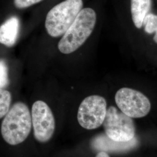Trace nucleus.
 Instances as JSON below:
<instances>
[{
	"mask_svg": "<svg viewBox=\"0 0 157 157\" xmlns=\"http://www.w3.org/2000/svg\"><path fill=\"white\" fill-rule=\"evenodd\" d=\"M32 117L28 106L23 102L14 104L2 122L1 135L6 142L12 146L25 140L32 129Z\"/></svg>",
	"mask_w": 157,
	"mask_h": 157,
	"instance_id": "f257e3e1",
	"label": "nucleus"
},
{
	"mask_svg": "<svg viewBox=\"0 0 157 157\" xmlns=\"http://www.w3.org/2000/svg\"><path fill=\"white\" fill-rule=\"evenodd\" d=\"M96 19V13L93 9H82L59 41L58 48L59 51L69 54L77 50L92 33Z\"/></svg>",
	"mask_w": 157,
	"mask_h": 157,
	"instance_id": "f03ea898",
	"label": "nucleus"
},
{
	"mask_svg": "<svg viewBox=\"0 0 157 157\" xmlns=\"http://www.w3.org/2000/svg\"><path fill=\"white\" fill-rule=\"evenodd\" d=\"M82 7V0H65L54 6L48 12L45 19V29L48 34L53 37L63 35Z\"/></svg>",
	"mask_w": 157,
	"mask_h": 157,
	"instance_id": "7ed1b4c3",
	"label": "nucleus"
},
{
	"mask_svg": "<svg viewBox=\"0 0 157 157\" xmlns=\"http://www.w3.org/2000/svg\"><path fill=\"white\" fill-rule=\"evenodd\" d=\"M105 135L113 140L126 142L135 137L133 119L117 108L111 106L107 110L103 122Z\"/></svg>",
	"mask_w": 157,
	"mask_h": 157,
	"instance_id": "20e7f679",
	"label": "nucleus"
},
{
	"mask_svg": "<svg viewBox=\"0 0 157 157\" xmlns=\"http://www.w3.org/2000/svg\"><path fill=\"white\" fill-rule=\"evenodd\" d=\"M115 100L121 112L130 118L144 117L151 109V102L146 95L130 88L119 89Z\"/></svg>",
	"mask_w": 157,
	"mask_h": 157,
	"instance_id": "39448f33",
	"label": "nucleus"
},
{
	"mask_svg": "<svg viewBox=\"0 0 157 157\" xmlns=\"http://www.w3.org/2000/svg\"><path fill=\"white\" fill-rule=\"evenodd\" d=\"M107 110V102L104 97L97 95L89 96L84 98L78 108V124L84 129H97L103 124Z\"/></svg>",
	"mask_w": 157,
	"mask_h": 157,
	"instance_id": "423d86ee",
	"label": "nucleus"
},
{
	"mask_svg": "<svg viewBox=\"0 0 157 157\" xmlns=\"http://www.w3.org/2000/svg\"><path fill=\"white\" fill-rule=\"evenodd\" d=\"M31 117L36 139L41 143L50 140L55 131L56 122L49 106L44 101H36L32 106Z\"/></svg>",
	"mask_w": 157,
	"mask_h": 157,
	"instance_id": "0eeeda50",
	"label": "nucleus"
},
{
	"mask_svg": "<svg viewBox=\"0 0 157 157\" xmlns=\"http://www.w3.org/2000/svg\"><path fill=\"white\" fill-rule=\"evenodd\" d=\"M138 144V140L135 137L132 140L121 142L113 140L106 135L95 136L91 140V146L93 149L100 151L110 152H124L135 148Z\"/></svg>",
	"mask_w": 157,
	"mask_h": 157,
	"instance_id": "6e6552de",
	"label": "nucleus"
},
{
	"mask_svg": "<svg viewBox=\"0 0 157 157\" xmlns=\"http://www.w3.org/2000/svg\"><path fill=\"white\" fill-rule=\"evenodd\" d=\"M19 20L16 17L7 19L0 26V44L11 47L15 44L19 32Z\"/></svg>",
	"mask_w": 157,
	"mask_h": 157,
	"instance_id": "1a4fd4ad",
	"label": "nucleus"
},
{
	"mask_svg": "<svg viewBox=\"0 0 157 157\" xmlns=\"http://www.w3.org/2000/svg\"><path fill=\"white\" fill-rule=\"evenodd\" d=\"M151 0H131V13L133 22L137 28L143 26V22L151 8Z\"/></svg>",
	"mask_w": 157,
	"mask_h": 157,
	"instance_id": "9d476101",
	"label": "nucleus"
},
{
	"mask_svg": "<svg viewBox=\"0 0 157 157\" xmlns=\"http://www.w3.org/2000/svg\"><path fill=\"white\" fill-rule=\"evenodd\" d=\"M142 26L144 27L146 33H155L153 39L157 44V15L150 12L148 13L143 20Z\"/></svg>",
	"mask_w": 157,
	"mask_h": 157,
	"instance_id": "9b49d317",
	"label": "nucleus"
},
{
	"mask_svg": "<svg viewBox=\"0 0 157 157\" xmlns=\"http://www.w3.org/2000/svg\"><path fill=\"white\" fill-rule=\"evenodd\" d=\"M11 100L10 92L0 88V119L4 117L10 110Z\"/></svg>",
	"mask_w": 157,
	"mask_h": 157,
	"instance_id": "f8f14e48",
	"label": "nucleus"
},
{
	"mask_svg": "<svg viewBox=\"0 0 157 157\" xmlns=\"http://www.w3.org/2000/svg\"><path fill=\"white\" fill-rule=\"evenodd\" d=\"M9 84L8 69L6 61L0 59V88L4 89Z\"/></svg>",
	"mask_w": 157,
	"mask_h": 157,
	"instance_id": "ddd939ff",
	"label": "nucleus"
},
{
	"mask_svg": "<svg viewBox=\"0 0 157 157\" xmlns=\"http://www.w3.org/2000/svg\"><path fill=\"white\" fill-rule=\"evenodd\" d=\"M42 0H14V4L17 8L23 9L39 3Z\"/></svg>",
	"mask_w": 157,
	"mask_h": 157,
	"instance_id": "4468645a",
	"label": "nucleus"
},
{
	"mask_svg": "<svg viewBox=\"0 0 157 157\" xmlns=\"http://www.w3.org/2000/svg\"><path fill=\"white\" fill-rule=\"evenodd\" d=\"M96 157H110L109 155L108 154V153L106 152L100 151L97 155H96Z\"/></svg>",
	"mask_w": 157,
	"mask_h": 157,
	"instance_id": "2eb2a0df",
	"label": "nucleus"
}]
</instances>
